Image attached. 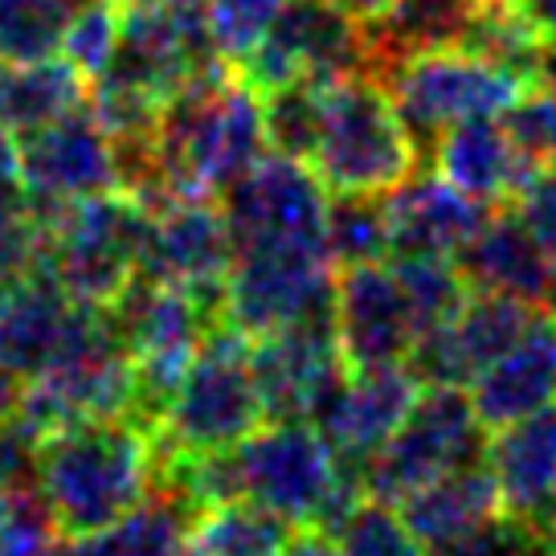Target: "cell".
<instances>
[{
	"label": "cell",
	"mask_w": 556,
	"mask_h": 556,
	"mask_svg": "<svg viewBox=\"0 0 556 556\" xmlns=\"http://www.w3.org/2000/svg\"><path fill=\"white\" fill-rule=\"evenodd\" d=\"M156 470V434L136 417H83L37 442V495L66 540H87L136 511Z\"/></svg>",
	"instance_id": "1"
},
{
	"label": "cell",
	"mask_w": 556,
	"mask_h": 556,
	"mask_svg": "<svg viewBox=\"0 0 556 556\" xmlns=\"http://www.w3.org/2000/svg\"><path fill=\"white\" fill-rule=\"evenodd\" d=\"M226 463L233 500H254L295 528H319L328 536L365 500L361 467L340 463L307 417H270L226 451Z\"/></svg>",
	"instance_id": "2"
},
{
	"label": "cell",
	"mask_w": 556,
	"mask_h": 556,
	"mask_svg": "<svg viewBox=\"0 0 556 556\" xmlns=\"http://www.w3.org/2000/svg\"><path fill=\"white\" fill-rule=\"evenodd\" d=\"M414 136L377 74L319 83V119L307 164L328 192H393L414 176Z\"/></svg>",
	"instance_id": "3"
},
{
	"label": "cell",
	"mask_w": 556,
	"mask_h": 556,
	"mask_svg": "<svg viewBox=\"0 0 556 556\" xmlns=\"http://www.w3.org/2000/svg\"><path fill=\"white\" fill-rule=\"evenodd\" d=\"M37 208V205H34ZM46 226L41 270L83 307H111L136 282L152 213L123 189L37 208Z\"/></svg>",
	"instance_id": "4"
},
{
	"label": "cell",
	"mask_w": 556,
	"mask_h": 556,
	"mask_svg": "<svg viewBox=\"0 0 556 556\" xmlns=\"http://www.w3.org/2000/svg\"><path fill=\"white\" fill-rule=\"evenodd\" d=\"M250 336L233 324H217L197 348L192 365L176 384L168 409L160 417L156 451L176 454H213L233 451L238 442L270 421L266 397L250 361Z\"/></svg>",
	"instance_id": "5"
},
{
	"label": "cell",
	"mask_w": 556,
	"mask_h": 556,
	"mask_svg": "<svg viewBox=\"0 0 556 556\" xmlns=\"http://www.w3.org/2000/svg\"><path fill=\"white\" fill-rule=\"evenodd\" d=\"M393 106L414 136L417 152L426 156L442 131L467 119H500L507 106L532 87L528 78L491 62L467 46H438L417 50L377 74Z\"/></svg>",
	"instance_id": "6"
},
{
	"label": "cell",
	"mask_w": 556,
	"mask_h": 556,
	"mask_svg": "<svg viewBox=\"0 0 556 556\" xmlns=\"http://www.w3.org/2000/svg\"><path fill=\"white\" fill-rule=\"evenodd\" d=\"M486 454V430L475 417L463 384H421L414 409L389 434L381 451L361 467V486L368 500L393 504L409 500L417 486L475 463Z\"/></svg>",
	"instance_id": "7"
},
{
	"label": "cell",
	"mask_w": 556,
	"mask_h": 556,
	"mask_svg": "<svg viewBox=\"0 0 556 556\" xmlns=\"http://www.w3.org/2000/svg\"><path fill=\"white\" fill-rule=\"evenodd\" d=\"M331 299L336 266L324 245H238L222 295V319L258 340L295 324L331 319Z\"/></svg>",
	"instance_id": "8"
},
{
	"label": "cell",
	"mask_w": 556,
	"mask_h": 556,
	"mask_svg": "<svg viewBox=\"0 0 556 556\" xmlns=\"http://www.w3.org/2000/svg\"><path fill=\"white\" fill-rule=\"evenodd\" d=\"M361 70H368L365 25L331 0H287L266 37L238 62V74L258 94L295 78H344Z\"/></svg>",
	"instance_id": "9"
},
{
	"label": "cell",
	"mask_w": 556,
	"mask_h": 556,
	"mask_svg": "<svg viewBox=\"0 0 556 556\" xmlns=\"http://www.w3.org/2000/svg\"><path fill=\"white\" fill-rule=\"evenodd\" d=\"M331 328L344 368H384L409 365L421 328H417L414 303L405 295V282L393 262H365L344 266L336 275L331 299Z\"/></svg>",
	"instance_id": "10"
},
{
	"label": "cell",
	"mask_w": 556,
	"mask_h": 556,
	"mask_svg": "<svg viewBox=\"0 0 556 556\" xmlns=\"http://www.w3.org/2000/svg\"><path fill=\"white\" fill-rule=\"evenodd\" d=\"M222 208H226L238 245H324L328 189L312 173V164L295 156H282V152L262 156L238 185H229Z\"/></svg>",
	"instance_id": "11"
},
{
	"label": "cell",
	"mask_w": 556,
	"mask_h": 556,
	"mask_svg": "<svg viewBox=\"0 0 556 556\" xmlns=\"http://www.w3.org/2000/svg\"><path fill=\"white\" fill-rule=\"evenodd\" d=\"M111 189H119L115 152L90 103L29 131L21 143V192L37 208L70 205Z\"/></svg>",
	"instance_id": "12"
},
{
	"label": "cell",
	"mask_w": 556,
	"mask_h": 556,
	"mask_svg": "<svg viewBox=\"0 0 556 556\" xmlns=\"http://www.w3.org/2000/svg\"><path fill=\"white\" fill-rule=\"evenodd\" d=\"M544 307H532L504 291H479L470 287L463 307L442 324L426 331L417 340L409 368L421 384H463L467 389L495 356H504L507 348L523 336V328L536 319Z\"/></svg>",
	"instance_id": "13"
},
{
	"label": "cell",
	"mask_w": 556,
	"mask_h": 556,
	"mask_svg": "<svg viewBox=\"0 0 556 556\" xmlns=\"http://www.w3.org/2000/svg\"><path fill=\"white\" fill-rule=\"evenodd\" d=\"M233 258H238V242H233L226 208L213 205V197H176L152 213L139 275L222 299Z\"/></svg>",
	"instance_id": "14"
},
{
	"label": "cell",
	"mask_w": 556,
	"mask_h": 556,
	"mask_svg": "<svg viewBox=\"0 0 556 556\" xmlns=\"http://www.w3.org/2000/svg\"><path fill=\"white\" fill-rule=\"evenodd\" d=\"M417 393H421V381L409 365L356 368V372L348 368L340 384L312 414V426L328 438L340 463L365 467L414 409Z\"/></svg>",
	"instance_id": "15"
},
{
	"label": "cell",
	"mask_w": 556,
	"mask_h": 556,
	"mask_svg": "<svg viewBox=\"0 0 556 556\" xmlns=\"http://www.w3.org/2000/svg\"><path fill=\"white\" fill-rule=\"evenodd\" d=\"M254 377L270 417H307L324 405L348 368L336 348L331 319H312L295 328L270 331L250 344Z\"/></svg>",
	"instance_id": "16"
},
{
	"label": "cell",
	"mask_w": 556,
	"mask_h": 556,
	"mask_svg": "<svg viewBox=\"0 0 556 556\" xmlns=\"http://www.w3.org/2000/svg\"><path fill=\"white\" fill-rule=\"evenodd\" d=\"M458 270L479 291H504L532 307L556 312V262L536 242L516 205H500L486 213L479 233L463 245Z\"/></svg>",
	"instance_id": "17"
},
{
	"label": "cell",
	"mask_w": 556,
	"mask_h": 556,
	"mask_svg": "<svg viewBox=\"0 0 556 556\" xmlns=\"http://www.w3.org/2000/svg\"><path fill=\"white\" fill-rule=\"evenodd\" d=\"M430 164L442 180H451L454 189H463L486 208L516 205L540 173L511 139L504 119H467L442 131L430 148Z\"/></svg>",
	"instance_id": "18"
},
{
	"label": "cell",
	"mask_w": 556,
	"mask_h": 556,
	"mask_svg": "<svg viewBox=\"0 0 556 556\" xmlns=\"http://www.w3.org/2000/svg\"><path fill=\"white\" fill-rule=\"evenodd\" d=\"M470 405L486 434L556 401V312H540L504 356L470 381Z\"/></svg>",
	"instance_id": "19"
},
{
	"label": "cell",
	"mask_w": 556,
	"mask_h": 556,
	"mask_svg": "<svg viewBox=\"0 0 556 556\" xmlns=\"http://www.w3.org/2000/svg\"><path fill=\"white\" fill-rule=\"evenodd\" d=\"M384 208H389L393 254H434V258H458L491 213L438 173L409 176L405 185L384 192Z\"/></svg>",
	"instance_id": "20"
},
{
	"label": "cell",
	"mask_w": 556,
	"mask_h": 556,
	"mask_svg": "<svg viewBox=\"0 0 556 556\" xmlns=\"http://www.w3.org/2000/svg\"><path fill=\"white\" fill-rule=\"evenodd\" d=\"M78 303L46 270L17 278L0 291V365L34 381L62 352Z\"/></svg>",
	"instance_id": "21"
},
{
	"label": "cell",
	"mask_w": 556,
	"mask_h": 556,
	"mask_svg": "<svg viewBox=\"0 0 556 556\" xmlns=\"http://www.w3.org/2000/svg\"><path fill=\"white\" fill-rule=\"evenodd\" d=\"M483 458L500 486L504 516L540 520L556 491V401L491 430Z\"/></svg>",
	"instance_id": "22"
},
{
	"label": "cell",
	"mask_w": 556,
	"mask_h": 556,
	"mask_svg": "<svg viewBox=\"0 0 556 556\" xmlns=\"http://www.w3.org/2000/svg\"><path fill=\"white\" fill-rule=\"evenodd\" d=\"M397 507L405 523L414 528V536L430 548V556L451 548L454 540L479 532L495 516H504L500 486H495L486 458H475V463H463V467L438 475L426 486H417L409 500H401Z\"/></svg>",
	"instance_id": "23"
},
{
	"label": "cell",
	"mask_w": 556,
	"mask_h": 556,
	"mask_svg": "<svg viewBox=\"0 0 556 556\" xmlns=\"http://www.w3.org/2000/svg\"><path fill=\"white\" fill-rule=\"evenodd\" d=\"M479 0H393V9L365 25L368 74L438 46H458Z\"/></svg>",
	"instance_id": "24"
},
{
	"label": "cell",
	"mask_w": 556,
	"mask_h": 556,
	"mask_svg": "<svg viewBox=\"0 0 556 556\" xmlns=\"http://www.w3.org/2000/svg\"><path fill=\"white\" fill-rule=\"evenodd\" d=\"M87 78L66 58H41L0 70V123L13 136H29L87 103Z\"/></svg>",
	"instance_id": "25"
},
{
	"label": "cell",
	"mask_w": 556,
	"mask_h": 556,
	"mask_svg": "<svg viewBox=\"0 0 556 556\" xmlns=\"http://www.w3.org/2000/svg\"><path fill=\"white\" fill-rule=\"evenodd\" d=\"M192 507L168 486H152V495L127 511L111 528L87 540H70V556H189Z\"/></svg>",
	"instance_id": "26"
},
{
	"label": "cell",
	"mask_w": 556,
	"mask_h": 556,
	"mask_svg": "<svg viewBox=\"0 0 556 556\" xmlns=\"http://www.w3.org/2000/svg\"><path fill=\"white\" fill-rule=\"evenodd\" d=\"M295 523L254 500H217L189 520V556H278Z\"/></svg>",
	"instance_id": "27"
},
{
	"label": "cell",
	"mask_w": 556,
	"mask_h": 556,
	"mask_svg": "<svg viewBox=\"0 0 556 556\" xmlns=\"http://www.w3.org/2000/svg\"><path fill=\"white\" fill-rule=\"evenodd\" d=\"M324 245H328V258L336 270L389 258L393 238H389L384 192H331Z\"/></svg>",
	"instance_id": "28"
},
{
	"label": "cell",
	"mask_w": 556,
	"mask_h": 556,
	"mask_svg": "<svg viewBox=\"0 0 556 556\" xmlns=\"http://www.w3.org/2000/svg\"><path fill=\"white\" fill-rule=\"evenodd\" d=\"M74 4L78 0H0V58L9 66L53 58Z\"/></svg>",
	"instance_id": "29"
},
{
	"label": "cell",
	"mask_w": 556,
	"mask_h": 556,
	"mask_svg": "<svg viewBox=\"0 0 556 556\" xmlns=\"http://www.w3.org/2000/svg\"><path fill=\"white\" fill-rule=\"evenodd\" d=\"M389 262H393V270L401 275V282H405V295H409V303H414L421 336L442 328V324L463 307V299L470 295L467 275L458 270V262L454 258H434V254H393Z\"/></svg>",
	"instance_id": "30"
},
{
	"label": "cell",
	"mask_w": 556,
	"mask_h": 556,
	"mask_svg": "<svg viewBox=\"0 0 556 556\" xmlns=\"http://www.w3.org/2000/svg\"><path fill=\"white\" fill-rule=\"evenodd\" d=\"M123 4L119 0H78L66 34H62V58L78 70L87 83H99L119 50Z\"/></svg>",
	"instance_id": "31"
},
{
	"label": "cell",
	"mask_w": 556,
	"mask_h": 556,
	"mask_svg": "<svg viewBox=\"0 0 556 556\" xmlns=\"http://www.w3.org/2000/svg\"><path fill=\"white\" fill-rule=\"evenodd\" d=\"M336 548L340 556H430V548L414 536L393 504L361 500L356 511L336 528Z\"/></svg>",
	"instance_id": "32"
},
{
	"label": "cell",
	"mask_w": 556,
	"mask_h": 556,
	"mask_svg": "<svg viewBox=\"0 0 556 556\" xmlns=\"http://www.w3.org/2000/svg\"><path fill=\"white\" fill-rule=\"evenodd\" d=\"M46 226L34 201L21 189H0V291L41 270Z\"/></svg>",
	"instance_id": "33"
},
{
	"label": "cell",
	"mask_w": 556,
	"mask_h": 556,
	"mask_svg": "<svg viewBox=\"0 0 556 556\" xmlns=\"http://www.w3.org/2000/svg\"><path fill=\"white\" fill-rule=\"evenodd\" d=\"M500 119L540 173L556 168V83H532Z\"/></svg>",
	"instance_id": "34"
},
{
	"label": "cell",
	"mask_w": 556,
	"mask_h": 556,
	"mask_svg": "<svg viewBox=\"0 0 556 556\" xmlns=\"http://www.w3.org/2000/svg\"><path fill=\"white\" fill-rule=\"evenodd\" d=\"M287 0H208V29L226 62H242L275 25Z\"/></svg>",
	"instance_id": "35"
},
{
	"label": "cell",
	"mask_w": 556,
	"mask_h": 556,
	"mask_svg": "<svg viewBox=\"0 0 556 556\" xmlns=\"http://www.w3.org/2000/svg\"><path fill=\"white\" fill-rule=\"evenodd\" d=\"M516 208H520V217L528 222V229L536 233V242L544 245L556 262V168L536 173V180L523 189Z\"/></svg>",
	"instance_id": "36"
},
{
	"label": "cell",
	"mask_w": 556,
	"mask_h": 556,
	"mask_svg": "<svg viewBox=\"0 0 556 556\" xmlns=\"http://www.w3.org/2000/svg\"><path fill=\"white\" fill-rule=\"evenodd\" d=\"M278 556H340V548H336V536L319 528H295L291 540L278 548Z\"/></svg>",
	"instance_id": "37"
},
{
	"label": "cell",
	"mask_w": 556,
	"mask_h": 556,
	"mask_svg": "<svg viewBox=\"0 0 556 556\" xmlns=\"http://www.w3.org/2000/svg\"><path fill=\"white\" fill-rule=\"evenodd\" d=\"M0 189H21V148L4 123H0Z\"/></svg>",
	"instance_id": "38"
},
{
	"label": "cell",
	"mask_w": 556,
	"mask_h": 556,
	"mask_svg": "<svg viewBox=\"0 0 556 556\" xmlns=\"http://www.w3.org/2000/svg\"><path fill=\"white\" fill-rule=\"evenodd\" d=\"M516 4L528 13V21L540 29V37L548 46H556V0H516Z\"/></svg>",
	"instance_id": "39"
},
{
	"label": "cell",
	"mask_w": 556,
	"mask_h": 556,
	"mask_svg": "<svg viewBox=\"0 0 556 556\" xmlns=\"http://www.w3.org/2000/svg\"><path fill=\"white\" fill-rule=\"evenodd\" d=\"M21 393H25V381H21L17 372H9V368L0 365V421H9V417L17 414Z\"/></svg>",
	"instance_id": "40"
},
{
	"label": "cell",
	"mask_w": 556,
	"mask_h": 556,
	"mask_svg": "<svg viewBox=\"0 0 556 556\" xmlns=\"http://www.w3.org/2000/svg\"><path fill=\"white\" fill-rule=\"evenodd\" d=\"M331 4H340L348 17H356L361 25H372V21L393 9V0H331Z\"/></svg>",
	"instance_id": "41"
},
{
	"label": "cell",
	"mask_w": 556,
	"mask_h": 556,
	"mask_svg": "<svg viewBox=\"0 0 556 556\" xmlns=\"http://www.w3.org/2000/svg\"><path fill=\"white\" fill-rule=\"evenodd\" d=\"M532 523H540L544 532H553V536H556V491H553V500H548V507H544V516H540V520H532Z\"/></svg>",
	"instance_id": "42"
},
{
	"label": "cell",
	"mask_w": 556,
	"mask_h": 556,
	"mask_svg": "<svg viewBox=\"0 0 556 556\" xmlns=\"http://www.w3.org/2000/svg\"><path fill=\"white\" fill-rule=\"evenodd\" d=\"M540 83H556V46L548 50V62H544V78Z\"/></svg>",
	"instance_id": "43"
},
{
	"label": "cell",
	"mask_w": 556,
	"mask_h": 556,
	"mask_svg": "<svg viewBox=\"0 0 556 556\" xmlns=\"http://www.w3.org/2000/svg\"><path fill=\"white\" fill-rule=\"evenodd\" d=\"M119 4H127V0H119Z\"/></svg>",
	"instance_id": "44"
},
{
	"label": "cell",
	"mask_w": 556,
	"mask_h": 556,
	"mask_svg": "<svg viewBox=\"0 0 556 556\" xmlns=\"http://www.w3.org/2000/svg\"><path fill=\"white\" fill-rule=\"evenodd\" d=\"M553 556H556V548H553Z\"/></svg>",
	"instance_id": "45"
},
{
	"label": "cell",
	"mask_w": 556,
	"mask_h": 556,
	"mask_svg": "<svg viewBox=\"0 0 556 556\" xmlns=\"http://www.w3.org/2000/svg\"><path fill=\"white\" fill-rule=\"evenodd\" d=\"M0 62H4V58H0Z\"/></svg>",
	"instance_id": "46"
}]
</instances>
